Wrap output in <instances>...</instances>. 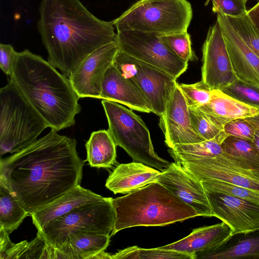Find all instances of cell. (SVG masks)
<instances>
[{"instance_id": "6da1fadb", "label": "cell", "mask_w": 259, "mask_h": 259, "mask_svg": "<svg viewBox=\"0 0 259 259\" xmlns=\"http://www.w3.org/2000/svg\"><path fill=\"white\" fill-rule=\"evenodd\" d=\"M51 129L45 136L0 160V181L31 215L80 185L85 160L76 140Z\"/></svg>"}, {"instance_id": "7a4b0ae2", "label": "cell", "mask_w": 259, "mask_h": 259, "mask_svg": "<svg viewBox=\"0 0 259 259\" xmlns=\"http://www.w3.org/2000/svg\"><path fill=\"white\" fill-rule=\"evenodd\" d=\"M37 30L48 61L69 77L89 54L116 41L112 21L101 20L79 0H41Z\"/></svg>"}, {"instance_id": "3957f363", "label": "cell", "mask_w": 259, "mask_h": 259, "mask_svg": "<svg viewBox=\"0 0 259 259\" xmlns=\"http://www.w3.org/2000/svg\"><path fill=\"white\" fill-rule=\"evenodd\" d=\"M10 81L43 118L59 131L75 123L80 98L69 78L28 50L18 52Z\"/></svg>"}, {"instance_id": "277c9868", "label": "cell", "mask_w": 259, "mask_h": 259, "mask_svg": "<svg viewBox=\"0 0 259 259\" xmlns=\"http://www.w3.org/2000/svg\"><path fill=\"white\" fill-rule=\"evenodd\" d=\"M115 221L111 235L138 226H163L198 216L196 211L157 182L112 198Z\"/></svg>"}, {"instance_id": "5b68a950", "label": "cell", "mask_w": 259, "mask_h": 259, "mask_svg": "<svg viewBox=\"0 0 259 259\" xmlns=\"http://www.w3.org/2000/svg\"><path fill=\"white\" fill-rule=\"evenodd\" d=\"M48 126L10 81L0 90V155L13 154L37 139Z\"/></svg>"}, {"instance_id": "8992f818", "label": "cell", "mask_w": 259, "mask_h": 259, "mask_svg": "<svg viewBox=\"0 0 259 259\" xmlns=\"http://www.w3.org/2000/svg\"><path fill=\"white\" fill-rule=\"evenodd\" d=\"M192 17L187 0H139L112 22L117 32L134 30L164 35L187 31Z\"/></svg>"}, {"instance_id": "52a82bcc", "label": "cell", "mask_w": 259, "mask_h": 259, "mask_svg": "<svg viewBox=\"0 0 259 259\" xmlns=\"http://www.w3.org/2000/svg\"><path fill=\"white\" fill-rule=\"evenodd\" d=\"M101 103L111 137L116 145L122 148L134 162L161 171L169 165L171 162L155 152L149 131L140 117L117 102L102 100Z\"/></svg>"}, {"instance_id": "ba28073f", "label": "cell", "mask_w": 259, "mask_h": 259, "mask_svg": "<svg viewBox=\"0 0 259 259\" xmlns=\"http://www.w3.org/2000/svg\"><path fill=\"white\" fill-rule=\"evenodd\" d=\"M115 221L112 198L77 207L54 219L37 232L55 249L63 244L71 234L91 232L105 235L112 232Z\"/></svg>"}, {"instance_id": "9c48e42d", "label": "cell", "mask_w": 259, "mask_h": 259, "mask_svg": "<svg viewBox=\"0 0 259 259\" xmlns=\"http://www.w3.org/2000/svg\"><path fill=\"white\" fill-rule=\"evenodd\" d=\"M171 156L200 181L216 180L259 191V170L224 151L214 157Z\"/></svg>"}, {"instance_id": "30bf717a", "label": "cell", "mask_w": 259, "mask_h": 259, "mask_svg": "<svg viewBox=\"0 0 259 259\" xmlns=\"http://www.w3.org/2000/svg\"><path fill=\"white\" fill-rule=\"evenodd\" d=\"M120 50L154 66L177 79L186 71L188 63L179 58L161 38V34L134 30L116 33Z\"/></svg>"}, {"instance_id": "8fae6325", "label": "cell", "mask_w": 259, "mask_h": 259, "mask_svg": "<svg viewBox=\"0 0 259 259\" xmlns=\"http://www.w3.org/2000/svg\"><path fill=\"white\" fill-rule=\"evenodd\" d=\"M202 52L201 80L211 90H222L238 80L221 26L217 20L208 28Z\"/></svg>"}, {"instance_id": "7c38bea8", "label": "cell", "mask_w": 259, "mask_h": 259, "mask_svg": "<svg viewBox=\"0 0 259 259\" xmlns=\"http://www.w3.org/2000/svg\"><path fill=\"white\" fill-rule=\"evenodd\" d=\"M119 48L116 41L106 44L87 56L69 79L79 98H100L105 74L113 64Z\"/></svg>"}, {"instance_id": "4fadbf2b", "label": "cell", "mask_w": 259, "mask_h": 259, "mask_svg": "<svg viewBox=\"0 0 259 259\" xmlns=\"http://www.w3.org/2000/svg\"><path fill=\"white\" fill-rule=\"evenodd\" d=\"M157 182L193 208L198 216L212 217L209 202L201 181L181 165L171 162L161 171Z\"/></svg>"}, {"instance_id": "5bb4252c", "label": "cell", "mask_w": 259, "mask_h": 259, "mask_svg": "<svg viewBox=\"0 0 259 259\" xmlns=\"http://www.w3.org/2000/svg\"><path fill=\"white\" fill-rule=\"evenodd\" d=\"M205 192L212 217L227 224L232 233L259 228V205L229 195Z\"/></svg>"}, {"instance_id": "9a60e30c", "label": "cell", "mask_w": 259, "mask_h": 259, "mask_svg": "<svg viewBox=\"0 0 259 259\" xmlns=\"http://www.w3.org/2000/svg\"><path fill=\"white\" fill-rule=\"evenodd\" d=\"M160 117L159 126L169 148L178 144H188L204 141L193 130L189 108L179 83Z\"/></svg>"}, {"instance_id": "2e32d148", "label": "cell", "mask_w": 259, "mask_h": 259, "mask_svg": "<svg viewBox=\"0 0 259 259\" xmlns=\"http://www.w3.org/2000/svg\"><path fill=\"white\" fill-rule=\"evenodd\" d=\"M130 81L144 94L152 112L159 116L165 111L178 84L170 74L138 59L136 73Z\"/></svg>"}, {"instance_id": "e0dca14e", "label": "cell", "mask_w": 259, "mask_h": 259, "mask_svg": "<svg viewBox=\"0 0 259 259\" xmlns=\"http://www.w3.org/2000/svg\"><path fill=\"white\" fill-rule=\"evenodd\" d=\"M217 21L238 80L259 90V58L237 33L226 16L217 14Z\"/></svg>"}, {"instance_id": "ac0fdd59", "label": "cell", "mask_w": 259, "mask_h": 259, "mask_svg": "<svg viewBox=\"0 0 259 259\" xmlns=\"http://www.w3.org/2000/svg\"><path fill=\"white\" fill-rule=\"evenodd\" d=\"M259 259V228L232 233L226 239L195 253V259Z\"/></svg>"}, {"instance_id": "d6986e66", "label": "cell", "mask_w": 259, "mask_h": 259, "mask_svg": "<svg viewBox=\"0 0 259 259\" xmlns=\"http://www.w3.org/2000/svg\"><path fill=\"white\" fill-rule=\"evenodd\" d=\"M100 99L123 104L140 112H152L144 94L129 80L121 76L113 64L103 78Z\"/></svg>"}, {"instance_id": "ffe728a7", "label": "cell", "mask_w": 259, "mask_h": 259, "mask_svg": "<svg viewBox=\"0 0 259 259\" xmlns=\"http://www.w3.org/2000/svg\"><path fill=\"white\" fill-rule=\"evenodd\" d=\"M105 198L78 185L34 211L31 215L33 224L40 231L51 221L77 207Z\"/></svg>"}, {"instance_id": "44dd1931", "label": "cell", "mask_w": 259, "mask_h": 259, "mask_svg": "<svg viewBox=\"0 0 259 259\" xmlns=\"http://www.w3.org/2000/svg\"><path fill=\"white\" fill-rule=\"evenodd\" d=\"M160 172L138 162L120 164L109 175L105 186L115 194H128L157 182Z\"/></svg>"}, {"instance_id": "7402d4cb", "label": "cell", "mask_w": 259, "mask_h": 259, "mask_svg": "<svg viewBox=\"0 0 259 259\" xmlns=\"http://www.w3.org/2000/svg\"><path fill=\"white\" fill-rule=\"evenodd\" d=\"M110 235L79 232L70 235L65 242L55 249V258L92 259L105 251L110 242Z\"/></svg>"}, {"instance_id": "603a6c76", "label": "cell", "mask_w": 259, "mask_h": 259, "mask_svg": "<svg viewBox=\"0 0 259 259\" xmlns=\"http://www.w3.org/2000/svg\"><path fill=\"white\" fill-rule=\"evenodd\" d=\"M232 234L231 228L222 222L220 224L195 229L186 237L159 247L190 254L195 259L196 252L222 242Z\"/></svg>"}, {"instance_id": "cb8c5ba5", "label": "cell", "mask_w": 259, "mask_h": 259, "mask_svg": "<svg viewBox=\"0 0 259 259\" xmlns=\"http://www.w3.org/2000/svg\"><path fill=\"white\" fill-rule=\"evenodd\" d=\"M199 109L224 124L233 120L253 117L258 113L257 108L240 101L220 90H212L209 102Z\"/></svg>"}, {"instance_id": "d4e9b609", "label": "cell", "mask_w": 259, "mask_h": 259, "mask_svg": "<svg viewBox=\"0 0 259 259\" xmlns=\"http://www.w3.org/2000/svg\"><path fill=\"white\" fill-rule=\"evenodd\" d=\"M55 248L48 245L37 232L32 241L18 243L11 242L9 233L0 229V258H48L54 259Z\"/></svg>"}, {"instance_id": "484cf974", "label": "cell", "mask_w": 259, "mask_h": 259, "mask_svg": "<svg viewBox=\"0 0 259 259\" xmlns=\"http://www.w3.org/2000/svg\"><path fill=\"white\" fill-rule=\"evenodd\" d=\"M85 146L91 167L110 168L116 163V145L108 130L93 132Z\"/></svg>"}, {"instance_id": "4316f807", "label": "cell", "mask_w": 259, "mask_h": 259, "mask_svg": "<svg viewBox=\"0 0 259 259\" xmlns=\"http://www.w3.org/2000/svg\"><path fill=\"white\" fill-rule=\"evenodd\" d=\"M30 214L10 189L0 181V229L10 234Z\"/></svg>"}, {"instance_id": "83f0119b", "label": "cell", "mask_w": 259, "mask_h": 259, "mask_svg": "<svg viewBox=\"0 0 259 259\" xmlns=\"http://www.w3.org/2000/svg\"><path fill=\"white\" fill-rule=\"evenodd\" d=\"M221 146L225 152L251 168L259 170V150L252 141L229 136Z\"/></svg>"}, {"instance_id": "f1b7e54d", "label": "cell", "mask_w": 259, "mask_h": 259, "mask_svg": "<svg viewBox=\"0 0 259 259\" xmlns=\"http://www.w3.org/2000/svg\"><path fill=\"white\" fill-rule=\"evenodd\" d=\"M189 108L193 128L204 141L215 138L224 141L229 137L225 133V124L199 108Z\"/></svg>"}, {"instance_id": "f546056e", "label": "cell", "mask_w": 259, "mask_h": 259, "mask_svg": "<svg viewBox=\"0 0 259 259\" xmlns=\"http://www.w3.org/2000/svg\"><path fill=\"white\" fill-rule=\"evenodd\" d=\"M195 259L193 255L159 247L150 249L130 247L111 255V259Z\"/></svg>"}, {"instance_id": "4dcf8cb0", "label": "cell", "mask_w": 259, "mask_h": 259, "mask_svg": "<svg viewBox=\"0 0 259 259\" xmlns=\"http://www.w3.org/2000/svg\"><path fill=\"white\" fill-rule=\"evenodd\" d=\"M201 181L205 191L233 196L259 205V191L216 180Z\"/></svg>"}, {"instance_id": "1f68e13d", "label": "cell", "mask_w": 259, "mask_h": 259, "mask_svg": "<svg viewBox=\"0 0 259 259\" xmlns=\"http://www.w3.org/2000/svg\"><path fill=\"white\" fill-rule=\"evenodd\" d=\"M226 17L237 33L259 58V31L247 14L240 17Z\"/></svg>"}, {"instance_id": "d6a6232c", "label": "cell", "mask_w": 259, "mask_h": 259, "mask_svg": "<svg viewBox=\"0 0 259 259\" xmlns=\"http://www.w3.org/2000/svg\"><path fill=\"white\" fill-rule=\"evenodd\" d=\"M171 52L186 63L196 57L192 50L190 34L187 31L160 35Z\"/></svg>"}, {"instance_id": "836d02e7", "label": "cell", "mask_w": 259, "mask_h": 259, "mask_svg": "<svg viewBox=\"0 0 259 259\" xmlns=\"http://www.w3.org/2000/svg\"><path fill=\"white\" fill-rule=\"evenodd\" d=\"M179 87L190 108H199L211 99L212 90L202 80L192 84H179Z\"/></svg>"}, {"instance_id": "e575fe53", "label": "cell", "mask_w": 259, "mask_h": 259, "mask_svg": "<svg viewBox=\"0 0 259 259\" xmlns=\"http://www.w3.org/2000/svg\"><path fill=\"white\" fill-rule=\"evenodd\" d=\"M222 91L240 101L259 108V90L256 88L238 80Z\"/></svg>"}, {"instance_id": "d590c367", "label": "cell", "mask_w": 259, "mask_h": 259, "mask_svg": "<svg viewBox=\"0 0 259 259\" xmlns=\"http://www.w3.org/2000/svg\"><path fill=\"white\" fill-rule=\"evenodd\" d=\"M212 11L216 14L237 17L247 14L246 0H211Z\"/></svg>"}, {"instance_id": "8d00e7d4", "label": "cell", "mask_w": 259, "mask_h": 259, "mask_svg": "<svg viewBox=\"0 0 259 259\" xmlns=\"http://www.w3.org/2000/svg\"><path fill=\"white\" fill-rule=\"evenodd\" d=\"M224 131L228 136L252 141L255 130L245 119H238L227 122Z\"/></svg>"}, {"instance_id": "74e56055", "label": "cell", "mask_w": 259, "mask_h": 259, "mask_svg": "<svg viewBox=\"0 0 259 259\" xmlns=\"http://www.w3.org/2000/svg\"><path fill=\"white\" fill-rule=\"evenodd\" d=\"M18 52L10 44H0V67L7 75L10 76L13 70Z\"/></svg>"}, {"instance_id": "f35d334b", "label": "cell", "mask_w": 259, "mask_h": 259, "mask_svg": "<svg viewBox=\"0 0 259 259\" xmlns=\"http://www.w3.org/2000/svg\"><path fill=\"white\" fill-rule=\"evenodd\" d=\"M247 14L259 31V1L252 8L247 10Z\"/></svg>"}, {"instance_id": "ab89813d", "label": "cell", "mask_w": 259, "mask_h": 259, "mask_svg": "<svg viewBox=\"0 0 259 259\" xmlns=\"http://www.w3.org/2000/svg\"><path fill=\"white\" fill-rule=\"evenodd\" d=\"M258 114L254 116L244 118L253 127L259 131V108Z\"/></svg>"}, {"instance_id": "60d3db41", "label": "cell", "mask_w": 259, "mask_h": 259, "mask_svg": "<svg viewBox=\"0 0 259 259\" xmlns=\"http://www.w3.org/2000/svg\"><path fill=\"white\" fill-rule=\"evenodd\" d=\"M111 259V255L105 252L102 251L94 256L92 259Z\"/></svg>"}, {"instance_id": "b9f144b4", "label": "cell", "mask_w": 259, "mask_h": 259, "mask_svg": "<svg viewBox=\"0 0 259 259\" xmlns=\"http://www.w3.org/2000/svg\"><path fill=\"white\" fill-rule=\"evenodd\" d=\"M252 142L259 150V131L255 130L254 139Z\"/></svg>"}, {"instance_id": "7bdbcfd3", "label": "cell", "mask_w": 259, "mask_h": 259, "mask_svg": "<svg viewBox=\"0 0 259 259\" xmlns=\"http://www.w3.org/2000/svg\"><path fill=\"white\" fill-rule=\"evenodd\" d=\"M246 1H250V0H246Z\"/></svg>"}]
</instances>
